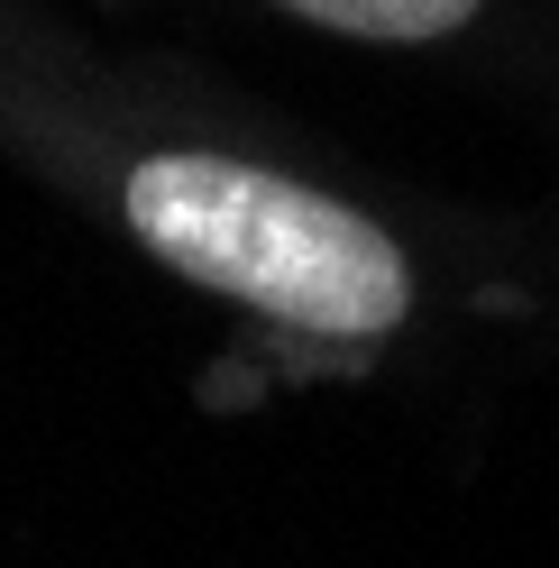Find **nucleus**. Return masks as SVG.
<instances>
[{"mask_svg":"<svg viewBox=\"0 0 559 568\" xmlns=\"http://www.w3.org/2000/svg\"><path fill=\"white\" fill-rule=\"evenodd\" d=\"M129 230L174 275L266 312L294 331L376 339L404 322L413 275L404 247L331 193L230 156H148L129 174Z\"/></svg>","mask_w":559,"mask_h":568,"instance_id":"nucleus-1","label":"nucleus"},{"mask_svg":"<svg viewBox=\"0 0 559 568\" xmlns=\"http://www.w3.org/2000/svg\"><path fill=\"white\" fill-rule=\"evenodd\" d=\"M275 10H294L312 28H339V38H449V28L477 19V0H275Z\"/></svg>","mask_w":559,"mask_h":568,"instance_id":"nucleus-2","label":"nucleus"}]
</instances>
